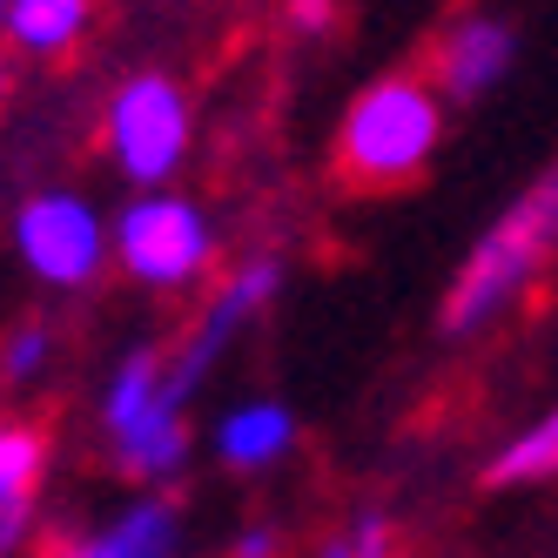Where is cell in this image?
<instances>
[{
  "mask_svg": "<svg viewBox=\"0 0 558 558\" xmlns=\"http://www.w3.org/2000/svg\"><path fill=\"white\" fill-rule=\"evenodd\" d=\"M551 250H558V162L518 195L485 235H477V250L464 256L445 310H437V330L458 337V343L477 337V330H492L498 316L538 283V269L551 263Z\"/></svg>",
  "mask_w": 558,
  "mask_h": 558,
  "instance_id": "cell-1",
  "label": "cell"
},
{
  "mask_svg": "<svg viewBox=\"0 0 558 558\" xmlns=\"http://www.w3.org/2000/svg\"><path fill=\"white\" fill-rule=\"evenodd\" d=\"M445 142V95L430 74H384L343 108L337 129V169L356 189H404L430 169Z\"/></svg>",
  "mask_w": 558,
  "mask_h": 558,
  "instance_id": "cell-2",
  "label": "cell"
},
{
  "mask_svg": "<svg viewBox=\"0 0 558 558\" xmlns=\"http://www.w3.org/2000/svg\"><path fill=\"white\" fill-rule=\"evenodd\" d=\"M169 356L162 350H129L108 377L101 397V430H108V458L135 485H169V477L189 464V417L162 397Z\"/></svg>",
  "mask_w": 558,
  "mask_h": 558,
  "instance_id": "cell-3",
  "label": "cell"
},
{
  "mask_svg": "<svg viewBox=\"0 0 558 558\" xmlns=\"http://www.w3.org/2000/svg\"><path fill=\"white\" fill-rule=\"evenodd\" d=\"M114 263L142 290H189L216 263V222L182 189H135L114 216Z\"/></svg>",
  "mask_w": 558,
  "mask_h": 558,
  "instance_id": "cell-4",
  "label": "cell"
},
{
  "mask_svg": "<svg viewBox=\"0 0 558 558\" xmlns=\"http://www.w3.org/2000/svg\"><path fill=\"white\" fill-rule=\"evenodd\" d=\"M101 142H108V162L122 169V182H135V189L175 182V169L189 162V142H195L182 82L175 74H155V68L129 74V82L108 95Z\"/></svg>",
  "mask_w": 558,
  "mask_h": 558,
  "instance_id": "cell-5",
  "label": "cell"
},
{
  "mask_svg": "<svg viewBox=\"0 0 558 558\" xmlns=\"http://www.w3.org/2000/svg\"><path fill=\"white\" fill-rule=\"evenodd\" d=\"M14 256L54 290H88L114 256V222L74 189H41L14 209Z\"/></svg>",
  "mask_w": 558,
  "mask_h": 558,
  "instance_id": "cell-6",
  "label": "cell"
},
{
  "mask_svg": "<svg viewBox=\"0 0 558 558\" xmlns=\"http://www.w3.org/2000/svg\"><path fill=\"white\" fill-rule=\"evenodd\" d=\"M276 290H283V263H276V256H250V263H243V269H235L229 283H222V296L203 310V324H195V330L175 343V356H169L162 397H169L175 411H189V397L209 384V371H216L222 343H229L235 330H243V324H250V316H256Z\"/></svg>",
  "mask_w": 558,
  "mask_h": 558,
  "instance_id": "cell-7",
  "label": "cell"
},
{
  "mask_svg": "<svg viewBox=\"0 0 558 558\" xmlns=\"http://www.w3.org/2000/svg\"><path fill=\"white\" fill-rule=\"evenodd\" d=\"M511 54H518L511 21L458 14L445 34H437V48H430V88L445 101H477V95H492L511 74Z\"/></svg>",
  "mask_w": 558,
  "mask_h": 558,
  "instance_id": "cell-8",
  "label": "cell"
},
{
  "mask_svg": "<svg viewBox=\"0 0 558 558\" xmlns=\"http://www.w3.org/2000/svg\"><path fill=\"white\" fill-rule=\"evenodd\" d=\"M175 538H182L175 505L148 492V498L122 505V518H108L101 532L68 538V545H54L48 558H175Z\"/></svg>",
  "mask_w": 558,
  "mask_h": 558,
  "instance_id": "cell-9",
  "label": "cell"
},
{
  "mask_svg": "<svg viewBox=\"0 0 558 558\" xmlns=\"http://www.w3.org/2000/svg\"><path fill=\"white\" fill-rule=\"evenodd\" d=\"M296 451V411L276 397H243L235 411L216 417V458L229 471H269Z\"/></svg>",
  "mask_w": 558,
  "mask_h": 558,
  "instance_id": "cell-10",
  "label": "cell"
},
{
  "mask_svg": "<svg viewBox=\"0 0 558 558\" xmlns=\"http://www.w3.org/2000/svg\"><path fill=\"white\" fill-rule=\"evenodd\" d=\"M95 0H8V41L21 54H68L88 34Z\"/></svg>",
  "mask_w": 558,
  "mask_h": 558,
  "instance_id": "cell-11",
  "label": "cell"
},
{
  "mask_svg": "<svg viewBox=\"0 0 558 558\" xmlns=\"http://www.w3.org/2000/svg\"><path fill=\"white\" fill-rule=\"evenodd\" d=\"M41 471H48V437L34 424L0 417V518L34 511V492H41Z\"/></svg>",
  "mask_w": 558,
  "mask_h": 558,
  "instance_id": "cell-12",
  "label": "cell"
},
{
  "mask_svg": "<svg viewBox=\"0 0 558 558\" xmlns=\"http://www.w3.org/2000/svg\"><path fill=\"white\" fill-rule=\"evenodd\" d=\"M545 477H558V404H551L538 424H525V430H518L511 445L492 458L485 485H545Z\"/></svg>",
  "mask_w": 558,
  "mask_h": 558,
  "instance_id": "cell-13",
  "label": "cell"
},
{
  "mask_svg": "<svg viewBox=\"0 0 558 558\" xmlns=\"http://www.w3.org/2000/svg\"><path fill=\"white\" fill-rule=\"evenodd\" d=\"M48 330L41 324H21L14 337H8V350H0V377H8V384H34V377H41V364H48Z\"/></svg>",
  "mask_w": 558,
  "mask_h": 558,
  "instance_id": "cell-14",
  "label": "cell"
},
{
  "mask_svg": "<svg viewBox=\"0 0 558 558\" xmlns=\"http://www.w3.org/2000/svg\"><path fill=\"white\" fill-rule=\"evenodd\" d=\"M343 538L356 545V558H397V532H390L384 511H356V525Z\"/></svg>",
  "mask_w": 558,
  "mask_h": 558,
  "instance_id": "cell-15",
  "label": "cell"
},
{
  "mask_svg": "<svg viewBox=\"0 0 558 558\" xmlns=\"http://www.w3.org/2000/svg\"><path fill=\"white\" fill-rule=\"evenodd\" d=\"M229 558H276V525H250V532H235Z\"/></svg>",
  "mask_w": 558,
  "mask_h": 558,
  "instance_id": "cell-16",
  "label": "cell"
},
{
  "mask_svg": "<svg viewBox=\"0 0 558 558\" xmlns=\"http://www.w3.org/2000/svg\"><path fill=\"white\" fill-rule=\"evenodd\" d=\"M290 27L296 34H324L330 27V0H290Z\"/></svg>",
  "mask_w": 558,
  "mask_h": 558,
  "instance_id": "cell-17",
  "label": "cell"
},
{
  "mask_svg": "<svg viewBox=\"0 0 558 558\" xmlns=\"http://www.w3.org/2000/svg\"><path fill=\"white\" fill-rule=\"evenodd\" d=\"M27 518H34V511L0 518V558H14V551H21V538H27Z\"/></svg>",
  "mask_w": 558,
  "mask_h": 558,
  "instance_id": "cell-18",
  "label": "cell"
},
{
  "mask_svg": "<svg viewBox=\"0 0 558 558\" xmlns=\"http://www.w3.org/2000/svg\"><path fill=\"white\" fill-rule=\"evenodd\" d=\"M316 558H356V545H350V538H330V545L316 551Z\"/></svg>",
  "mask_w": 558,
  "mask_h": 558,
  "instance_id": "cell-19",
  "label": "cell"
},
{
  "mask_svg": "<svg viewBox=\"0 0 558 558\" xmlns=\"http://www.w3.org/2000/svg\"><path fill=\"white\" fill-rule=\"evenodd\" d=\"M0 95H8V54H0Z\"/></svg>",
  "mask_w": 558,
  "mask_h": 558,
  "instance_id": "cell-20",
  "label": "cell"
},
{
  "mask_svg": "<svg viewBox=\"0 0 558 558\" xmlns=\"http://www.w3.org/2000/svg\"><path fill=\"white\" fill-rule=\"evenodd\" d=\"M0 27H8V0H0Z\"/></svg>",
  "mask_w": 558,
  "mask_h": 558,
  "instance_id": "cell-21",
  "label": "cell"
}]
</instances>
